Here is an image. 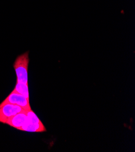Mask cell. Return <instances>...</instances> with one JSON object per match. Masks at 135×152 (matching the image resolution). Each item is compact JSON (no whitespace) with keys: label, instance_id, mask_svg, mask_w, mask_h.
Instances as JSON below:
<instances>
[{"label":"cell","instance_id":"1","mask_svg":"<svg viewBox=\"0 0 135 152\" xmlns=\"http://www.w3.org/2000/svg\"><path fill=\"white\" fill-rule=\"evenodd\" d=\"M29 61L28 51L17 57L13 65L17 75V83H23L28 84V67Z\"/></svg>","mask_w":135,"mask_h":152},{"label":"cell","instance_id":"2","mask_svg":"<svg viewBox=\"0 0 135 152\" xmlns=\"http://www.w3.org/2000/svg\"><path fill=\"white\" fill-rule=\"evenodd\" d=\"M26 114L27 116V120L24 126L22 127L20 130L35 133L46 132V129L44 125L32 109L26 110Z\"/></svg>","mask_w":135,"mask_h":152},{"label":"cell","instance_id":"3","mask_svg":"<svg viewBox=\"0 0 135 152\" xmlns=\"http://www.w3.org/2000/svg\"><path fill=\"white\" fill-rule=\"evenodd\" d=\"M24 111L26 110L17 105L10 103L0 104V123L6 124L13 116Z\"/></svg>","mask_w":135,"mask_h":152},{"label":"cell","instance_id":"4","mask_svg":"<svg viewBox=\"0 0 135 152\" xmlns=\"http://www.w3.org/2000/svg\"><path fill=\"white\" fill-rule=\"evenodd\" d=\"M6 103L17 105L25 110H31V106L30 105L29 101L23 95L17 93L12 92L1 104H3Z\"/></svg>","mask_w":135,"mask_h":152},{"label":"cell","instance_id":"5","mask_svg":"<svg viewBox=\"0 0 135 152\" xmlns=\"http://www.w3.org/2000/svg\"><path fill=\"white\" fill-rule=\"evenodd\" d=\"M27 120V116L26 114V110L21 113H19L12 118H10L6 123V124L18 130L24 126Z\"/></svg>","mask_w":135,"mask_h":152},{"label":"cell","instance_id":"6","mask_svg":"<svg viewBox=\"0 0 135 152\" xmlns=\"http://www.w3.org/2000/svg\"><path fill=\"white\" fill-rule=\"evenodd\" d=\"M12 92L17 93L26 98L29 101V92L28 84L23 83H17Z\"/></svg>","mask_w":135,"mask_h":152}]
</instances>
